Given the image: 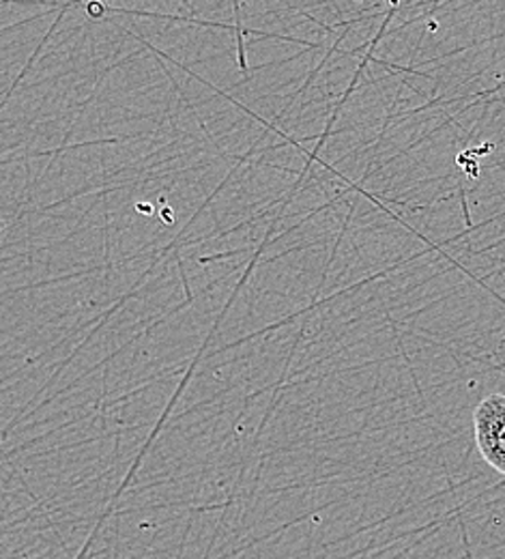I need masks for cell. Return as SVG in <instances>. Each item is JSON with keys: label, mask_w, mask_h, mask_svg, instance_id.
<instances>
[{"label": "cell", "mask_w": 505, "mask_h": 559, "mask_svg": "<svg viewBox=\"0 0 505 559\" xmlns=\"http://www.w3.org/2000/svg\"><path fill=\"white\" fill-rule=\"evenodd\" d=\"M473 428L482 459L505 476V396L484 399L473 412Z\"/></svg>", "instance_id": "cell-1"}]
</instances>
